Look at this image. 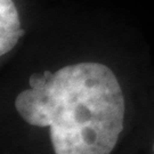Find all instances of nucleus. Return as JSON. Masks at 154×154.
<instances>
[{
  "label": "nucleus",
  "mask_w": 154,
  "mask_h": 154,
  "mask_svg": "<svg viewBox=\"0 0 154 154\" xmlns=\"http://www.w3.org/2000/svg\"><path fill=\"white\" fill-rule=\"evenodd\" d=\"M15 107L29 125L50 127L55 154H111L126 111L118 78L95 62L33 74Z\"/></svg>",
  "instance_id": "nucleus-1"
},
{
  "label": "nucleus",
  "mask_w": 154,
  "mask_h": 154,
  "mask_svg": "<svg viewBox=\"0 0 154 154\" xmlns=\"http://www.w3.org/2000/svg\"><path fill=\"white\" fill-rule=\"evenodd\" d=\"M23 33L14 0H0V55L9 53L17 45Z\"/></svg>",
  "instance_id": "nucleus-2"
},
{
  "label": "nucleus",
  "mask_w": 154,
  "mask_h": 154,
  "mask_svg": "<svg viewBox=\"0 0 154 154\" xmlns=\"http://www.w3.org/2000/svg\"><path fill=\"white\" fill-rule=\"evenodd\" d=\"M153 151H154V146H153Z\"/></svg>",
  "instance_id": "nucleus-3"
}]
</instances>
